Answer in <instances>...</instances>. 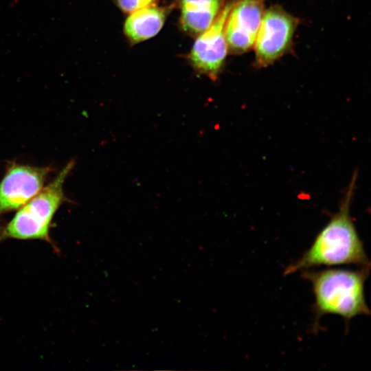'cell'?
I'll return each instance as SVG.
<instances>
[{"label": "cell", "instance_id": "cell-1", "mask_svg": "<svg viewBox=\"0 0 371 371\" xmlns=\"http://www.w3.org/2000/svg\"><path fill=\"white\" fill-rule=\"evenodd\" d=\"M357 174H354L339 211L317 234L310 247L284 271V275L314 269L353 265L370 267L366 252L350 213Z\"/></svg>", "mask_w": 371, "mask_h": 371}, {"label": "cell", "instance_id": "cell-2", "mask_svg": "<svg viewBox=\"0 0 371 371\" xmlns=\"http://www.w3.org/2000/svg\"><path fill=\"white\" fill-rule=\"evenodd\" d=\"M370 271V267L302 271V278L312 286L315 325L327 314L340 316L346 322L357 316L370 315L364 293Z\"/></svg>", "mask_w": 371, "mask_h": 371}, {"label": "cell", "instance_id": "cell-3", "mask_svg": "<svg viewBox=\"0 0 371 371\" xmlns=\"http://www.w3.org/2000/svg\"><path fill=\"white\" fill-rule=\"evenodd\" d=\"M69 161L40 192L19 208L0 229V242L5 239L41 240L52 243L49 230L60 206L67 201L64 183L75 166Z\"/></svg>", "mask_w": 371, "mask_h": 371}, {"label": "cell", "instance_id": "cell-4", "mask_svg": "<svg viewBox=\"0 0 371 371\" xmlns=\"http://www.w3.org/2000/svg\"><path fill=\"white\" fill-rule=\"evenodd\" d=\"M298 20L276 5L265 10L255 39L256 65L265 67L290 49Z\"/></svg>", "mask_w": 371, "mask_h": 371}, {"label": "cell", "instance_id": "cell-5", "mask_svg": "<svg viewBox=\"0 0 371 371\" xmlns=\"http://www.w3.org/2000/svg\"><path fill=\"white\" fill-rule=\"evenodd\" d=\"M53 170L52 166L8 163L0 182V216L19 209L40 192Z\"/></svg>", "mask_w": 371, "mask_h": 371}, {"label": "cell", "instance_id": "cell-6", "mask_svg": "<svg viewBox=\"0 0 371 371\" xmlns=\"http://www.w3.org/2000/svg\"><path fill=\"white\" fill-rule=\"evenodd\" d=\"M232 3H226L212 25L196 36L189 54L195 71L212 80L218 78L228 52L225 26Z\"/></svg>", "mask_w": 371, "mask_h": 371}, {"label": "cell", "instance_id": "cell-7", "mask_svg": "<svg viewBox=\"0 0 371 371\" xmlns=\"http://www.w3.org/2000/svg\"><path fill=\"white\" fill-rule=\"evenodd\" d=\"M265 0H234L225 26L228 51L243 54L254 47L265 12Z\"/></svg>", "mask_w": 371, "mask_h": 371}, {"label": "cell", "instance_id": "cell-8", "mask_svg": "<svg viewBox=\"0 0 371 371\" xmlns=\"http://www.w3.org/2000/svg\"><path fill=\"white\" fill-rule=\"evenodd\" d=\"M172 5H150L129 14L124 25V32L132 44L146 41L159 33Z\"/></svg>", "mask_w": 371, "mask_h": 371}, {"label": "cell", "instance_id": "cell-9", "mask_svg": "<svg viewBox=\"0 0 371 371\" xmlns=\"http://www.w3.org/2000/svg\"><path fill=\"white\" fill-rule=\"evenodd\" d=\"M225 0H179L180 25L192 36L208 28L225 6Z\"/></svg>", "mask_w": 371, "mask_h": 371}, {"label": "cell", "instance_id": "cell-10", "mask_svg": "<svg viewBox=\"0 0 371 371\" xmlns=\"http://www.w3.org/2000/svg\"><path fill=\"white\" fill-rule=\"evenodd\" d=\"M159 0H115L119 8L124 12L130 14L135 10L156 5Z\"/></svg>", "mask_w": 371, "mask_h": 371}]
</instances>
